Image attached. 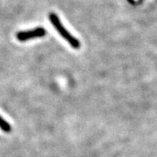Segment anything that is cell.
<instances>
[{"label": "cell", "instance_id": "obj_1", "mask_svg": "<svg viewBox=\"0 0 157 157\" xmlns=\"http://www.w3.org/2000/svg\"><path fill=\"white\" fill-rule=\"evenodd\" d=\"M48 17H49V20L52 23V25H53V27L56 29L57 32L59 33V35L61 36L62 38L65 39L66 41H67L73 48H74V49H79L80 42L78 41V39L73 37V35L70 33L67 29L65 28V26L62 25V23L59 20V17H58V15H57L56 13L51 12Z\"/></svg>", "mask_w": 157, "mask_h": 157}, {"label": "cell", "instance_id": "obj_2", "mask_svg": "<svg viewBox=\"0 0 157 157\" xmlns=\"http://www.w3.org/2000/svg\"><path fill=\"white\" fill-rule=\"evenodd\" d=\"M46 34V31L43 27H37V28L32 29L29 31H24V32H19L17 33L16 37L18 41L25 42L30 39H36V38H41L44 37Z\"/></svg>", "mask_w": 157, "mask_h": 157}, {"label": "cell", "instance_id": "obj_3", "mask_svg": "<svg viewBox=\"0 0 157 157\" xmlns=\"http://www.w3.org/2000/svg\"><path fill=\"white\" fill-rule=\"evenodd\" d=\"M0 128L2 129L4 132H6V133H10L11 130V125L8 123L5 119H3V118L1 117V116H0Z\"/></svg>", "mask_w": 157, "mask_h": 157}]
</instances>
